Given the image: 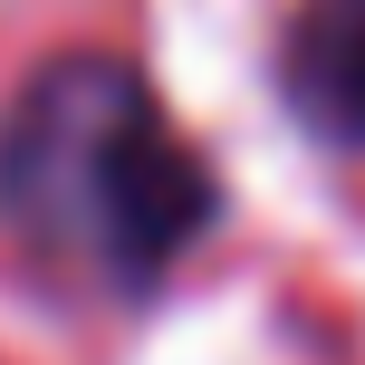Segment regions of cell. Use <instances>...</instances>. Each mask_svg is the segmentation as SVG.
<instances>
[{
	"label": "cell",
	"instance_id": "obj_1",
	"mask_svg": "<svg viewBox=\"0 0 365 365\" xmlns=\"http://www.w3.org/2000/svg\"><path fill=\"white\" fill-rule=\"evenodd\" d=\"M0 202L48 259L145 289L202 240L212 173L125 58H48L0 125Z\"/></svg>",
	"mask_w": 365,
	"mask_h": 365
},
{
	"label": "cell",
	"instance_id": "obj_2",
	"mask_svg": "<svg viewBox=\"0 0 365 365\" xmlns=\"http://www.w3.org/2000/svg\"><path fill=\"white\" fill-rule=\"evenodd\" d=\"M279 87L308 135L365 154V0H298L279 38Z\"/></svg>",
	"mask_w": 365,
	"mask_h": 365
}]
</instances>
